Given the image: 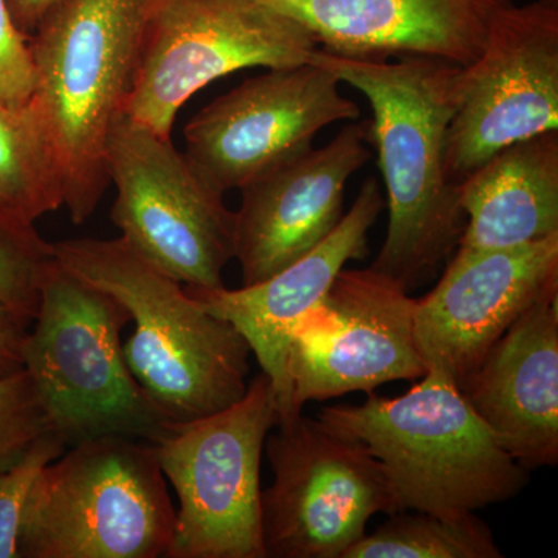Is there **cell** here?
I'll return each mask as SVG.
<instances>
[{
    "instance_id": "cell-1",
    "label": "cell",
    "mask_w": 558,
    "mask_h": 558,
    "mask_svg": "<svg viewBox=\"0 0 558 558\" xmlns=\"http://www.w3.org/2000/svg\"><path fill=\"white\" fill-rule=\"evenodd\" d=\"M310 61L362 92L373 109L369 140L379 150L389 215L371 267L411 292L438 275L465 229L458 185L444 167L458 65L422 57L362 60L319 47Z\"/></svg>"
},
{
    "instance_id": "cell-2",
    "label": "cell",
    "mask_w": 558,
    "mask_h": 558,
    "mask_svg": "<svg viewBox=\"0 0 558 558\" xmlns=\"http://www.w3.org/2000/svg\"><path fill=\"white\" fill-rule=\"evenodd\" d=\"M64 269L105 290L130 312L123 343L132 376L171 422L211 416L248 388L252 349L227 319L201 306L182 282L138 255L123 238L53 242Z\"/></svg>"
},
{
    "instance_id": "cell-3",
    "label": "cell",
    "mask_w": 558,
    "mask_h": 558,
    "mask_svg": "<svg viewBox=\"0 0 558 558\" xmlns=\"http://www.w3.org/2000/svg\"><path fill=\"white\" fill-rule=\"evenodd\" d=\"M159 0H61L33 35V105L49 132L73 223L109 189L106 138L123 112Z\"/></svg>"
},
{
    "instance_id": "cell-4",
    "label": "cell",
    "mask_w": 558,
    "mask_h": 558,
    "mask_svg": "<svg viewBox=\"0 0 558 558\" xmlns=\"http://www.w3.org/2000/svg\"><path fill=\"white\" fill-rule=\"evenodd\" d=\"M318 421L377 459L399 512L464 517L509 501L529 483L450 376L428 369L399 398L325 407Z\"/></svg>"
},
{
    "instance_id": "cell-5",
    "label": "cell",
    "mask_w": 558,
    "mask_h": 558,
    "mask_svg": "<svg viewBox=\"0 0 558 558\" xmlns=\"http://www.w3.org/2000/svg\"><path fill=\"white\" fill-rule=\"evenodd\" d=\"M130 322L119 300L57 259L50 264L22 363L50 433L65 447L105 436L156 444L170 432L172 422L150 402L124 359L121 330Z\"/></svg>"
},
{
    "instance_id": "cell-6",
    "label": "cell",
    "mask_w": 558,
    "mask_h": 558,
    "mask_svg": "<svg viewBox=\"0 0 558 558\" xmlns=\"http://www.w3.org/2000/svg\"><path fill=\"white\" fill-rule=\"evenodd\" d=\"M174 526L154 444L105 436L40 469L25 506L21 558H167Z\"/></svg>"
},
{
    "instance_id": "cell-7",
    "label": "cell",
    "mask_w": 558,
    "mask_h": 558,
    "mask_svg": "<svg viewBox=\"0 0 558 558\" xmlns=\"http://www.w3.org/2000/svg\"><path fill=\"white\" fill-rule=\"evenodd\" d=\"M278 421L266 373L240 402L211 416L172 422L154 444L179 497L167 558H266L260 527V461Z\"/></svg>"
},
{
    "instance_id": "cell-8",
    "label": "cell",
    "mask_w": 558,
    "mask_h": 558,
    "mask_svg": "<svg viewBox=\"0 0 558 558\" xmlns=\"http://www.w3.org/2000/svg\"><path fill=\"white\" fill-rule=\"evenodd\" d=\"M110 219L142 258L186 288L220 289L234 259V211L171 138L120 113L106 138Z\"/></svg>"
},
{
    "instance_id": "cell-9",
    "label": "cell",
    "mask_w": 558,
    "mask_h": 558,
    "mask_svg": "<svg viewBox=\"0 0 558 558\" xmlns=\"http://www.w3.org/2000/svg\"><path fill=\"white\" fill-rule=\"evenodd\" d=\"M317 49L307 28L255 0H159L121 113L171 138L179 110L213 81L304 64Z\"/></svg>"
},
{
    "instance_id": "cell-10",
    "label": "cell",
    "mask_w": 558,
    "mask_h": 558,
    "mask_svg": "<svg viewBox=\"0 0 558 558\" xmlns=\"http://www.w3.org/2000/svg\"><path fill=\"white\" fill-rule=\"evenodd\" d=\"M266 439L274 481L260 494L266 558H343L377 513L399 512L377 459L303 413Z\"/></svg>"
},
{
    "instance_id": "cell-11",
    "label": "cell",
    "mask_w": 558,
    "mask_h": 558,
    "mask_svg": "<svg viewBox=\"0 0 558 558\" xmlns=\"http://www.w3.org/2000/svg\"><path fill=\"white\" fill-rule=\"evenodd\" d=\"M416 307L410 292L373 267L341 270L290 337L278 421L303 413L311 400L369 395L389 381L425 376Z\"/></svg>"
},
{
    "instance_id": "cell-12",
    "label": "cell",
    "mask_w": 558,
    "mask_h": 558,
    "mask_svg": "<svg viewBox=\"0 0 558 558\" xmlns=\"http://www.w3.org/2000/svg\"><path fill=\"white\" fill-rule=\"evenodd\" d=\"M549 131H558V5L510 2L478 57L454 72L447 178L459 185L498 150Z\"/></svg>"
},
{
    "instance_id": "cell-13",
    "label": "cell",
    "mask_w": 558,
    "mask_h": 558,
    "mask_svg": "<svg viewBox=\"0 0 558 558\" xmlns=\"http://www.w3.org/2000/svg\"><path fill=\"white\" fill-rule=\"evenodd\" d=\"M340 84L312 61L267 69L185 124L183 154L219 193L242 190L314 148L315 137L330 124L359 119V106L341 94Z\"/></svg>"
},
{
    "instance_id": "cell-14",
    "label": "cell",
    "mask_w": 558,
    "mask_h": 558,
    "mask_svg": "<svg viewBox=\"0 0 558 558\" xmlns=\"http://www.w3.org/2000/svg\"><path fill=\"white\" fill-rule=\"evenodd\" d=\"M558 281V234L506 248L454 250L436 288L417 300L414 337L428 369L458 388L488 349Z\"/></svg>"
},
{
    "instance_id": "cell-15",
    "label": "cell",
    "mask_w": 558,
    "mask_h": 558,
    "mask_svg": "<svg viewBox=\"0 0 558 558\" xmlns=\"http://www.w3.org/2000/svg\"><path fill=\"white\" fill-rule=\"evenodd\" d=\"M366 142L368 121L348 124L328 145L306 150L240 190L234 259L242 286L274 277L337 229L349 179L371 159Z\"/></svg>"
},
{
    "instance_id": "cell-16",
    "label": "cell",
    "mask_w": 558,
    "mask_h": 558,
    "mask_svg": "<svg viewBox=\"0 0 558 558\" xmlns=\"http://www.w3.org/2000/svg\"><path fill=\"white\" fill-rule=\"evenodd\" d=\"M461 392L521 468L557 465L558 281L492 344Z\"/></svg>"
},
{
    "instance_id": "cell-17",
    "label": "cell",
    "mask_w": 558,
    "mask_h": 558,
    "mask_svg": "<svg viewBox=\"0 0 558 558\" xmlns=\"http://www.w3.org/2000/svg\"><path fill=\"white\" fill-rule=\"evenodd\" d=\"M307 28L318 47L362 60L433 58L468 65L510 0H255Z\"/></svg>"
},
{
    "instance_id": "cell-18",
    "label": "cell",
    "mask_w": 558,
    "mask_h": 558,
    "mask_svg": "<svg viewBox=\"0 0 558 558\" xmlns=\"http://www.w3.org/2000/svg\"><path fill=\"white\" fill-rule=\"evenodd\" d=\"M385 207L379 182L368 179L337 229L274 277L234 290L185 286L204 310L230 322L247 340L274 385L277 410L284 398L286 357L293 330L326 295L349 260L369 255V233Z\"/></svg>"
},
{
    "instance_id": "cell-19",
    "label": "cell",
    "mask_w": 558,
    "mask_h": 558,
    "mask_svg": "<svg viewBox=\"0 0 558 558\" xmlns=\"http://www.w3.org/2000/svg\"><path fill=\"white\" fill-rule=\"evenodd\" d=\"M458 247L506 248L558 234V131L506 146L458 185Z\"/></svg>"
},
{
    "instance_id": "cell-20",
    "label": "cell",
    "mask_w": 558,
    "mask_h": 558,
    "mask_svg": "<svg viewBox=\"0 0 558 558\" xmlns=\"http://www.w3.org/2000/svg\"><path fill=\"white\" fill-rule=\"evenodd\" d=\"M62 204L60 165L38 109L0 105V219L35 227Z\"/></svg>"
},
{
    "instance_id": "cell-21",
    "label": "cell",
    "mask_w": 558,
    "mask_h": 558,
    "mask_svg": "<svg viewBox=\"0 0 558 558\" xmlns=\"http://www.w3.org/2000/svg\"><path fill=\"white\" fill-rule=\"evenodd\" d=\"M490 527L475 512L439 517L402 510L363 535L343 558H502Z\"/></svg>"
},
{
    "instance_id": "cell-22",
    "label": "cell",
    "mask_w": 558,
    "mask_h": 558,
    "mask_svg": "<svg viewBox=\"0 0 558 558\" xmlns=\"http://www.w3.org/2000/svg\"><path fill=\"white\" fill-rule=\"evenodd\" d=\"M54 259L53 244L35 227L0 219V301L27 325L38 314L40 284Z\"/></svg>"
},
{
    "instance_id": "cell-23",
    "label": "cell",
    "mask_w": 558,
    "mask_h": 558,
    "mask_svg": "<svg viewBox=\"0 0 558 558\" xmlns=\"http://www.w3.org/2000/svg\"><path fill=\"white\" fill-rule=\"evenodd\" d=\"M47 433L49 422L27 371L0 377V472L16 468Z\"/></svg>"
},
{
    "instance_id": "cell-24",
    "label": "cell",
    "mask_w": 558,
    "mask_h": 558,
    "mask_svg": "<svg viewBox=\"0 0 558 558\" xmlns=\"http://www.w3.org/2000/svg\"><path fill=\"white\" fill-rule=\"evenodd\" d=\"M65 449L58 436L47 433L16 468L0 472V558H21L22 523L33 481Z\"/></svg>"
},
{
    "instance_id": "cell-25",
    "label": "cell",
    "mask_w": 558,
    "mask_h": 558,
    "mask_svg": "<svg viewBox=\"0 0 558 558\" xmlns=\"http://www.w3.org/2000/svg\"><path fill=\"white\" fill-rule=\"evenodd\" d=\"M36 86L31 36L14 24L9 2L0 0V105L25 108L35 98Z\"/></svg>"
},
{
    "instance_id": "cell-26",
    "label": "cell",
    "mask_w": 558,
    "mask_h": 558,
    "mask_svg": "<svg viewBox=\"0 0 558 558\" xmlns=\"http://www.w3.org/2000/svg\"><path fill=\"white\" fill-rule=\"evenodd\" d=\"M31 325L0 301V377L24 368L22 347Z\"/></svg>"
},
{
    "instance_id": "cell-27",
    "label": "cell",
    "mask_w": 558,
    "mask_h": 558,
    "mask_svg": "<svg viewBox=\"0 0 558 558\" xmlns=\"http://www.w3.org/2000/svg\"><path fill=\"white\" fill-rule=\"evenodd\" d=\"M14 24L22 33L32 36L44 17L50 13L61 0H7Z\"/></svg>"
},
{
    "instance_id": "cell-28",
    "label": "cell",
    "mask_w": 558,
    "mask_h": 558,
    "mask_svg": "<svg viewBox=\"0 0 558 558\" xmlns=\"http://www.w3.org/2000/svg\"><path fill=\"white\" fill-rule=\"evenodd\" d=\"M542 2L553 3V5H558V0H542Z\"/></svg>"
}]
</instances>
